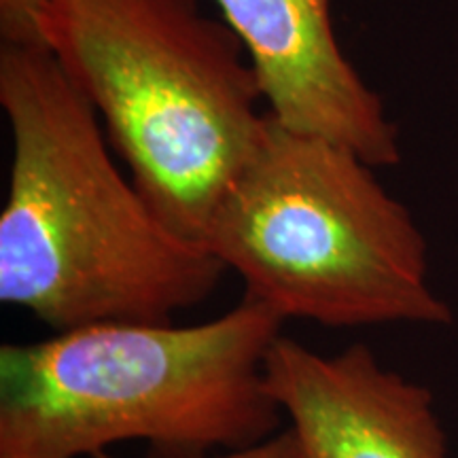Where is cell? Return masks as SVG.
Instances as JSON below:
<instances>
[{"label":"cell","instance_id":"6da1fadb","mask_svg":"<svg viewBox=\"0 0 458 458\" xmlns=\"http://www.w3.org/2000/svg\"><path fill=\"white\" fill-rule=\"evenodd\" d=\"M13 157L0 215V301L54 331L172 323L225 266L181 238L117 168L94 106L41 45H3Z\"/></svg>","mask_w":458,"mask_h":458},{"label":"cell","instance_id":"7a4b0ae2","mask_svg":"<svg viewBox=\"0 0 458 458\" xmlns=\"http://www.w3.org/2000/svg\"><path fill=\"white\" fill-rule=\"evenodd\" d=\"M286 320L255 297L198 325L96 323L0 348V458L147 442L206 458L280 433L266 363Z\"/></svg>","mask_w":458,"mask_h":458},{"label":"cell","instance_id":"3957f363","mask_svg":"<svg viewBox=\"0 0 458 458\" xmlns=\"http://www.w3.org/2000/svg\"><path fill=\"white\" fill-rule=\"evenodd\" d=\"M34 28L159 219L204 244L267 114L238 34L198 0H45Z\"/></svg>","mask_w":458,"mask_h":458},{"label":"cell","instance_id":"277c9868","mask_svg":"<svg viewBox=\"0 0 458 458\" xmlns=\"http://www.w3.org/2000/svg\"><path fill=\"white\" fill-rule=\"evenodd\" d=\"M204 244L242 278L244 295L284 320L334 329L454 320L428 283L425 236L374 165L270 111Z\"/></svg>","mask_w":458,"mask_h":458},{"label":"cell","instance_id":"5b68a950","mask_svg":"<svg viewBox=\"0 0 458 458\" xmlns=\"http://www.w3.org/2000/svg\"><path fill=\"white\" fill-rule=\"evenodd\" d=\"M266 374L295 458H448L433 393L365 344L320 354L283 334Z\"/></svg>","mask_w":458,"mask_h":458},{"label":"cell","instance_id":"8992f818","mask_svg":"<svg viewBox=\"0 0 458 458\" xmlns=\"http://www.w3.org/2000/svg\"><path fill=\"white\" fill-rule=\"evenodd\" d=\"M238 34L278 122L325 136L374 168L401 162L385 100L337 43L331 0H215Z\"/></svg>","mask_w":458,"mask_h":458},{"label":"cell","instance_id":"52a82bcc","mask_svg":"<svg viewBox=\"0 0 458 458\" xmlns=\"http://www.w3.org/2000/svg\"><path fill=\"white\" fill-rule=\"evenodd\" d=\"M45 0H0V37L3 45H38L37 20Z\"/></svg>","mask_w":458,"mask_h":458},{"label":"cell","instance_id":"ba28073f","mask_svg":"<svg viewBox=\"0 0 458 458\" xmlns=\"http://www.w3.org/2000/svg\"><path fill=\"white\" fill-rule=\"evenodd\" d=\"M91 458H114V456L108 454V452H100V454ZM215 458H295V444H293V437H291L289 428H283V431L276 433L270 439H266V442L250 445V448L225 452V454L215 456Z\"/></svg>","mask_w":458,"mask_h":458}]
</instances>
